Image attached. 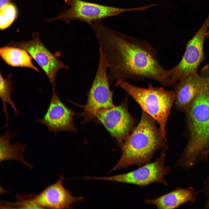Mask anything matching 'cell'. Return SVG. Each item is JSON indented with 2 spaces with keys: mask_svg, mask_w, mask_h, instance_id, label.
<instances>
[{
  "mask_svg": "<svg viewBox=\"0 0 209 209\" xmlns=\"http://www.w3.org/2000/svg\"><path fill=\"white\" fill-rule=\"evenodd\" d=\"M64 1L69 8L66 9L63 7V11L57 17L46 20V22L60 20L69 24L72 21L76 20L85 22L91 26L93 22L111 17L118 16L125 12L143 10L142 7L122 8L82 0H64Z\"/></svg>",
  "mask_w": 209,
  "mask_h": 209,
  "instance_id": "cell-5",
  "label": "cell"
},
{
  "mask_svg": "<svg viewBox=\"0 0 209 209\" xmlns=\"http://www.w3.org/2000/svg\"><path fill=\"white\" fill-rule=\"evenodd\" d=\"M0 9V28L3 30L9 27L15 20L18 10L16 6L11 2Z\"/></svg>",
  "mask_w": 209,
  "mask_h": 209,
  "instance_id": "cell-19",
  "label": "cell"
},
{
  "mask_svg": "<svg viewBox=\"0 0 209 209\" xmlns=\"http://www.w3.org/2000/svg\"><path fill=\"white\" fill-rule=\"evenodd\" d=\"M1 56L8 65L13 67H26L39 72L32 61V57L25 50L8 45L0 49Z\"/></svg>",
  "mask_w": 209,
  "mask_h": 209,
  "instance_id": "cell-16",
  "label": "cell"
},
{
  "mask_svg": "<svg viewBox=\"0 0 209 209\" xmlns=\"http://www.w3.org/2000/svg\"><path fill=\"white\" fill-rule=\"evenodd\" d=\"M166 152V151H161L159 157L155 161L144 165L133 171L111 176H91V179L134 184L141 187L154 183L167 186L168 183L165 176L171 169L169 166L165 165Z\"/></svg>",
  "mask_w": 209,
  "mask_h": 209,
  "instance_id": "cell-8",
  "label": "cell"
},
{
  "mask_svg": "<svg viewBox=\"0 0 209 209\" xmlns=\"http://www.w3.org/2000/svg\"><path fill=\"white\" fill-rule=\"evenodd\" d=\"M0 75V97L3 104V112L5 113L6 118V122L4 127L6 128L8 126L9 119L7 104L11 106L15 116L18 115L19 111L11 98L13 88L12 86V82L10 78V75L6 78H4L1 73Z\"/></svg>",
  "mask_w": 209,
  "mask_h": 209,
  "instance_id": "cell-17",
  "label": "cell"
},
{
  "mask_svg": "<svg viewBox=\"0 0 209 209\" xmlns=\"http://www.w3.org/2000/svg\"><path fill=\"white\" fill-rule=\"evenodd\" d=\"M187 116L190 138L178 162L191 166L194 164L199 154L209 147V77L203 76Z\"/></svg>",
  "mask_w": 209,
  "mask_h": 209,
  "instance_id": "cell-3",
  "label": "cell"
},
{
  "mask_svg": "<svg viewBox=\"0 0 209 209\" xmlns=\"http://www.w3.org/2000/svg\"><path fill=\"white\" fill-rule=\"evenodd\" d=\"M116 86L125 91L140 105L143 111L158 124L166 139V126L174 102V90H167L163 87H155L149 82L147 88L136 86L127 80L116 81Z\"/></svg>",
  "mask_w": 209,
  "mask_h": 209,
  "instance_id": "cell-4",
  "label": "cell"
},
{
  "mask_svg": "<svg viewBox=\"0 0 209 209\" xmlns=\"http://www.w3.org/2000/svg\"><path fill=\"white\" fill-rule=\"evenodd\" d=\"M156 121L142 110L140 120L125 139L122 156L110 172L124 169L132 165L141 167L151 162L158 150L166 151L168 146Z\"/></svg>",
  "mask_w": 209,
  "mask_h": 209,
  "instance_id": "cell-2",
  "label": "cell"
},
{
  "mask_svg": "<svg viewBox=\"0 0 209 209\" xmlns=\"http://www.w3.org/2000/svg\"><path fill=\"white\" fill-rule=\"evenodd\" d=\"M99 50L96 73L88 93L87 102L83 107L82 114L85 122L96 121V116L98 112L114 105L113 101V91L110 88L107 62L102 53Z\"/></svg>",
  "mask_w": 209,
  "mask_h": 209,
  "instance_id": "cell-6",
  "label": "cell"
},
{
  "mask_svg": "<svg viewBox=\"0 0 209 209\" xmlns=\"http://www.w3.org/2000/svg\"><path fill=\"white\" fill-rule=\"evenodd\" d=\"M197 193L191 187L178 188L154 199H146L145 202L154 205L158 209H173L186 202L194 201Z\"/></svg>",
  "mask_w": 209,
  "mask_h": 209,
  "instance_id": "cell-14",
  "label": "cell"
},
{
  "mask_svg": "<svg viewBox=\"0 0 209 209\" xmlns=\"http://www.w3.org/2000/svg\"><path fill=\"white\" fill-rule=\"evenodd\" d=\"M203 79V76H200L198 73H193L174 86L175 107L186 114L187 116L195 100Z\"/></svg>",
  "mask_w": 209,
  "mask_h": 209,
  "instance_id": "cell-13",
  "label": "cell"
},
{
  "mask_svg": "<svg viewBox=\"0 0 209 209\" xmlns=\"http://www.w3.org/2000/svg\"><path fill=\"white\" fill-rule=\"evenodd\" d=\"M11 0H0V9L7 3L11 2Z\"/></svg>",
  "mask_w": 209,
  "mask_h": 209,
  "instance_id": "cell-20",
  "label": "cell"
},
{
  "mask_svg": "<svg viewBox=\"0 0 209 209\" xmlns=\"http://www.w3.org/2000/svg\"><path fill=\"white\" fill-rule=\"evenodd\" d=\"M207 205H208V206H209V201L208 202V204H207Z\"/></svg>",
  "mask_w": 209,
  "mask_h": 209,
  "instance_id": "cell-23",
  "label": "cell"
},
{
  "mask_svg": "<svg viewBox=\"0 0 209 209\" xmlns=\"http://www.w3.org/2000/svg\"><path fill=\"white\" fill-rule=\"evenodd\" d=\"M75 113L66 106L60 99L57 92L53 90L52 97L44 117L35 121L43 124L49 131H74L76 129L73 117Z\"/></svg>",
  "mask_w": 209,
  "mask_h": 209,
  "instance_id": "cell-11",
  "label": "cell"
},
{
  "mask_svg": "<svg viewBox=\"0 0 209 209\" xmlns=\"http://www.w3.org/2000/svg\"><path fill=\"white\" fill-rule=\"evenodd\" d=\"M206 37L207 38H209V28L208 30H207L206 34Z\"/></svg>",
  "mask_w": 209,
  "mask_h": 209,
  "instance_id": "cell-22",
  "label": "cell"
},
{
  "mask_svg": "<svg viewBox=\"0 0 209 209\" xmlns=\"http://www.w3.org/2000/svg\"><path fill=\"white\" fill-rule=\"evenodd\" d=\"M64 179L62 173L55 183L48 186L37 195L36 202L42 208L70 209L75 203L83 200V197L74 196L64 187Z\"/></svg>",
  "mask_w": 209,
  "mask_h": 209,
  "instance_id": "cell-12",
  "label": "cell"
},
{
  "mask_svg": "<svg viewBox=\"0 0 209 209\" xmlns=\"http://www.w3.org/2000/svg\"><path fill=\"white\" fill-rule=\"evenodd\" d=\"M36 196L33 194L17 195L16 202L2 201L1 205L3 208H42L36 202Z\"/></svg>",
  "mask_w": 209,
  "mask_h": 209,
  "instance_id": "cell-18",
  "label": "cell"
},
{
  "mask_svg": "<svg viewBox=\"0 0 209 209\" xmlns=\"http://www.w3.org/2000/svg\"><path fill=\"white\" fill-rule=\"evenodd\" d=\"M127 101V96L119 105L101 110L96 116V121L103 125L121 149L136 124L135 119L128 111Z\"/></svg>",
  "mask_w": 209,
  "mask_h": 209,
  "instance_id": "cell-9",
  "label": "cell"
},
{
  "mask_svg": "<svg viewBox=\"0 0 209 209\" xmlns=\"http://www.w3.org/2000/svg\"><path fill=\"white\" fill-rule=\"evenodd\" d=\"M209 27V14L203 24L187 44L181 61L173 68L167 70L170 78L168 87H174L190 74L197 73L204 58L203 44Z\"/></svg>",
  "mask_w": 209,
  "mask_h": 209,
  "instance_id": "cell-7",
  "label": "cell"
},
{
  "mask_svg": "<svg viewBox=\"0 0 209 209\" xmlns=\"http://www.w3.org/2000/svg\"><path fill=\"white\" fill-rule=\"evenodd\" d=\"M202 154L203 155H207L209 154V149L203 150L201 152Z\"/></svg>",
  "mask_w": 209,
  "mask_h": 209,
  "instance_id": "cell-21",
  "label": "cell"
},
{
  "mask_svg": "<svg viewBox=\"0 0 209 209\" xmlns=\"http://www.w3.org/2000/svg\"><path fill=\"white\" fill-rule=\"evenodd\" d=\"M18 135L15 132L6 131L0 137V161L8 160L19 161L26 165L30 169H32L33 165L29 163L24 159L23 154L26 145L17 143L12 144L10 140Z\"/></svg>",
  "mask_w": 209,
  "mask_h": 209,
  "instance_id": "cell-15",
  "label": "cell"
},
{
  "mask_svg": "<svg viewBox=\"0 0 209 209\" xmlns=\"http://www.w3.org/2000/svg\"><path fill=\"white\" fill-rule=\"evenodd\" d=\"M91 26L107 62L110 85L118 80L148 79L168 87L167 70L161 64L157 51L148 42L114 30L101 21L93 22Z\"/></svg>",
  "mask_w": 209,
  "mask_h": 209,
  "instance_id": "cell-1",
  "label": "cell"
},
{
  "mask_svg": "<svg viewBox=\"0 0 209 209\" xmlns=\"http://www.w3.org/2000/svg\"><path fill=\"white\" fill-rule=\"evenodd\" d=\"M40 35L39 33L35 32L33 34L32 38L30 40L16 42H12L8 45L26 50L44 71L49 79L53 90L58 71L62 69L68 70L69 67L48 50L41 41Z\"/></svg>",
  "mask_w": 209,
  "mask_h": 209,
  "instance_id": "cell-10",
  "label": "cell"
}]
</instances>
